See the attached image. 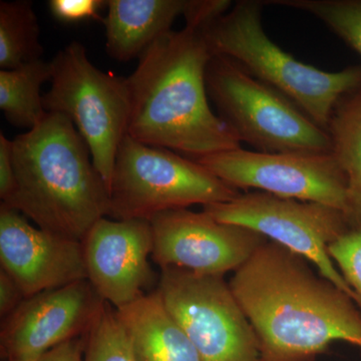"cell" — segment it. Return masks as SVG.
<instances>
[{
    "label": "cell",
    "mask_w": 361,
    "mask_h": 361,
    "mask_svg": "<svg viewBox=\"0 0 361 361\" xmlns=\"http://www.w3.org/2000/svg\"><path fill=\"white\" fill-rule=\"evenodd\" d=\"M310 264L268 240L229 282L265 361H310L337 341L361 348L360 308Z\"/></svg>",
    "instance_id": "6da1fadb"
},
{
    "label": "cell",
    "mask_w": 361,
    "mask_h": 361,
    "mask_svg": "<svg viewBox=\"0 0 361 361\" xmlns=\"http://www.w3.org/2000/svg\"><path fill=\"white\" fill-rule=\"evenodd\" d=\"M213 54L204 30H171L140 58L128 78V135L197 160L241 148L230 126L214 114L206 87Z\"/></svg>",
    "instance_id": "7a4b0ae2"
},
{
    "label": "cell",
    "mask_w": 361,
    "mask_h": 361,
    "mask_svg": "<svg viewBox=\"0 0 361 361\" xmlns=\"http://www.w3.org/2000/svg\"><path fill=\"white\" fill-rule=\"evenodd\" d=\"M13 142L16 190L4 205L44 231L82 241L110 214V191L70 118L47 113Z\"/></svg>",
    "instance_id": "3957f363"
},
{
    "label": "cell",
    "mask_w": 361,
    "mask_h": 361,
    "mask_svg": "<svg viewBox=\"0 0 361 361\" xmlns=\"http://www.w3.org/2000/svg\"><path fill=\"white\" fill-rule=\"evenodd\" d=\"M261 9L258 1L234 4L204 30L211 51L238 63L327 130L339 99L361 87V66L331 73L298 61L268 37Z\"/></svg>",
    "instance_id": "277c9868"
},
{
    "label": "cell",
    "mask_w": 361,
    "mask_h": 361,
    "mask_svg": "<svg viewBox=\"0 0 361 361\" xmlns=\"http://www.w3.org/2000/svg\"><path fill=\"white\" fill-rule=\"evenodd\" d=\"M240 194L193 159L127 135L116 154L109 216L151 221L167 211L224 203Z\"/></svg>",
    "instance_id": "5b68a950"
},
{
    "label": "cell",
    "mask_w": 361,
    "mask_h": 361,
    "mask_svg": "<svg viewBox=\"0 0 361 361\" xmlns=\"http://www.w3.org/2000/svg\"><path fill=\"white\" fill-rule=\"evenodd\" d=\"M206 87L240 141L265 153H332L329 132L290 99L225 56L213 54Z\"/></svg>",
    "instance_id": "8992f818"
},
{
    "label": "cell",
    "mask_w": 361,
    "mask_h": 361,
    "mask_svg": "<svg viewBox=\"0 0 361 361\" xmlns=\"http://www.w3.org/2000/svg\"><path fill=\"white\" fill-rule=\"evenodd\" d=\"M51 63V85L44 96L45 111L70 118L110 191L116 154L129 128L128 78L97 68L78 42L63 47Z\"/></svg>",
    "instance_id": "52a82bcc"
},
{
    "label": "cell",
    "mask_w": 361,
    "mask_h": 361,
    "mask_svg": "<svg viewBox=\"0 0 361 361\" xmlns=\"http://www.w3.org/2000/svg\"><path fill=\"white\" fill-rule=\"evenodd\" d=\"M203 211L220 222L248 228L302 256L355 302V293L329 252L330 244L353 228L342 211L258 191L241 193L224 203L204 206Z\"/></svg>",
    "instance_id": "ba28073f"
},
{
    "label": "cell",
    "mask_w": 361,
    "mask_h": 361,
    "mask_svg": "<svg viewBox=\"0 0 361 361\" xmlns=\"http://www.w3.org/2000/svg\"><path fill=\"white\" fill-rule=\"evenodd\" d=\"M157 289L202 361H265L257 334L223 276L164 268Z\"/></svg>",
    "instance_id": "9c48e42d"
},
{
    "label": "cell",
    "mask_w": 361,
    "mask_h": 361,
    "mask_svg": "<svg viewBox=\"0 0 361 361\" xmlns=\"http://www.w3.org/2000/svg\"><path fill=\"white\" fill-rule=\"evenodd\" d=\"M195 161L238 191L254 189L313 202L348 216L346 178L332 153H265L239 148Z\"/></svg>",
    "instance_id": "30bf717a"
},
{
    "label": "cell",
    "mask_w": 361,
    "mask_h": 361,
    "mask_svg": "<svg viewBox=\"0 0 361 361\" xmlns=\"http://www.w3.org/2000/svg\"><path fill=\"white\" fill-rule=\"evenodd\" d=\"M152 259L164 268H180L201 275L224 276L236 271L268 241L241 226L216 220L204 211H167L151 221Z\"/></svg>",
    "instance_id": "8fae6325"
},
{
    "label": "cell",
    "mask_w": 361,
    "mask_h": 361,
    "mask_svg": "<svg viewBox=\"0 0 361 361\" xmlns=\"http://www.w3.org/2000/svg\"><path fill=\"white\" fill-rule=\"evenodd\" d=\"M104 304L87 279L27 297L1 320L2 355L7 361L32 360L85 336Z\"/></svg>",
    "instance_id": "7c38bea8"
},
{
    "label": "cell",
    "mask_w": 361,
    "mask_h": 361,
    "mask_svg": "<svg viewBox=\"0 0 361 361\" xmlns=\"http://www.w3.org/2000/svg\"><path fill=\"white\" fill-rule=\"evenodd\" d=\"M87 280L115 310L137 300L153 284L149 257L154 249L149 221H97L82 240Z\"/></svg>",
    "instance_id": "4fadbf2b"
},
{
    "label": "cell",
    "mask_w": 361,
    "mask_h": 361,
    "mask_svg": "<svg viewBox=\"0 0 361 361\" xmlns=\"http://www.w3.org/2000/svg\"><path fill=\"white\" fill-rule=\"evenodd\" d=\"M0 265L25 298L87 279L82 241L33 227L23 214L2 203Z\"/></svg>",
    "instance_id": "5bb4252c"
},
{
    "label": "cell",
    "mask_w": 361,
    "mask_h": 361,
    "mask_svg": "<svg viewBox=\"0 0 361 361\" xmlns=\"http://www.w3.org/2000/svg\"><path fill=\"white\" fill-rule=\"evenodd\" d=\"M137 361H202L158 289L116 310Z\"/></svg>",
    "instance_id": "9a60e30c"
},
{
    "label": "cell",
    "mask_w": 361,
    "mask_h": 361,
    "mask_svg": "<svg viewBox=\"0 0 361 361\" xmlns=\"http://www.w3.org/2000/svg\"><path fill=\"white\" fill-rule=\"evenodd\" d=\"M106 49L118 61L141 58L184 13L186 0H109Z\"/></svg>",
    "instance_id": "2e32d148"
},
{
    "label": "cell",
    "mask_w": 361,
    "mask_h": 361,
    "mask_svg": "<svg viewBox=\"0 0 361 361\" xmlns=\"http://www.w3.org/2000/svg\"><path fill=\"white\" fill-rule=\"evenodd\" d=\"M332 154L348 184V217L361 228V87L339 99L329 125Z\"/></svg>",
    "instance_id": "e0dca14e"
},
{
    "label": "cell",
    "mask_w": 361,
    "mask_h": 361,
    "mask_svg": "<svg viewBox=\"0 0 361 361\" xmlns=\"http://www.w3.org/2000/svg\"><path fill=\"white\" fill-rule=\"evenodd\" d=\"M51 80V61L42 59L0 70V110L11 125L30 130L42 122L47 113L40 87Z\"/></svg>",
    "instance_id": "ac0fdd59"
},
{
    "label": "cell",
    "mask_w": 361,
    "mask_h": 361,
    "mask_svg": "<svg viewBox=\"0 0 361 361\" xmlns=\"http://www.w3.org/2000/svg\"><path fill=\"white\" fill-rule=\"evenodd\" d=\"M44 47L32 2H0V68L13 70L42 59Z\"/></svg>",
    "instance_id": "d6986e66"
},
{
    "label": "cell",
    "mask_w": 361,
    "mask_h": 361,
    "mask_svg": "<svg viewBox=\"0 0 361 361\" xmlns=\"http://www.w3.org/2000/svg\"><path fill=\"white\" fill-rule=\"evenodd\" d=\"M268 2L315 16L361 58V0H272Z\"/></svg>",
    "instance_id": "ffe728a7"
},
{
    "label": "cell",
    "mask_w": 361,
    "mask_h": 361,
    "mask_svg": "<svg viewBox=\"0 0 361 361\" xmlns=\"http://www.w3.org/2000/svg\"><path fill=\"white\" fill-rule=\"evenodd\" d=\"M109 303L87 334L84 361H137L129 338Z\"/></svg>",
    "instance_id": "44dd1931"
},
{
    "label": "cell",
    "mask_w": 361,
    "mask_h": 361,
    "mask_svg": "<svg viewBox=\"0 0 361 361\" xmlns=\"http://www.w3.org/2000/svg\"><path fill=\"white\" fill-rule=\"evenodd\" d=\"M330 257L355 295L361 310V228H351L329 247Z\"/></svg>",
    "instance_id": "7402d4cb"
},
{
    "label": "cell",
    "mask_w": 361,
    "mask_h": 361,
    "mask_svg": "<svg viewBox=\"0 0 361 361\" xmlns=\"http://www.w3.org/2000/svg\"><path fill=\"white\" fill-rule=\"evenodd\" d=\"M229 0H186L184 16L186 27L205 30L231 9Z\"/></svg>",
    "instance_id": "603a6c76"
},
{
    "label": "cell",
    "mask_w": 361,
    "mask_h": 361,
    "mask_svg": "<svg viewBox=\"0 0 361 361\" xmlns=\"http://www.w3.org/2000/svg\"><path fill=\"white\" fill-rule=\"evenodd\" d=\"M49 9L59 21L75 23L97 18L99 9L106 4L102 0H51Z\"/></svg>",
    "instance_id": "cb8c5ba5"
},
{
    "label": "cell",
    "mask_w": 361,
    "mask_h": 361,
    "mask_svg": "<svg viewBox=\"0 0 361 361\" xmlns=\"http://www.w3.org/2000/svg\"><path fill=\"white\" fill-rule=\"evenodd\" d=\"M16 190L13 163V142L0 133V199L6 203Z\"/></svg>",
    "instance_id": "d4e9b609"
},
{
    "label": "cell",
    "mask_w": 361,
    "mask_h": 361,
    "mask_svg": "<svg viewBox=\"0 0 361 361\" xmlns=\"http://www.w3.org/2000/svg\"><path fill=\"white\" fill-rule=\"evenodd\" d=\"M87 334L71 339L39 357L21 361H84Z\"/></svg>",
    "instance_id": "484cf974"
},
{
    "label": "cell",
    "mask_w": 361,
    "mask_h": 361,
    "mask_svg": "<svg viewBox=\"0 0 361 361\" xmlns=\"http://www.w3.org/2000/svg\"><path fill=\"white\" fill-rule=\"evenodd\" d=\"M25 296L20 287L6 271L0 269V317L1 320L11 314Z\"/></svg>",
    "instance_id": "4316f807"
}]
</instances>
